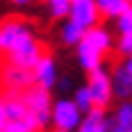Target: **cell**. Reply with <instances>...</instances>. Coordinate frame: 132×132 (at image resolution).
<instances>
[{
	"label": "cell",
	"mask_w": 132,
	"mask_h": 132,
	"mask_svg": "<svg viewBox=\"0 0 132 132\" xmlns=\"http://www.w3.org/2000/svg\"><path fill=\"white\" fill-rule=\"evenodd\" d=\"M46 53H48V50H46L43 41L34 34V30H30V32L21 34V37L12 43V48L7 50V59H9L12 64L25 66V68H34V64H37Z\"/></svg>",
	"instance_id": "6da1fadb"
},
{
	"label": "cell",
	"mask_w": 132,
	"mask_h": 132,
	"mask_svg": "<svg viewBox=\"0 0 132 132\" xmlns=\"http://www.w3.org/2000/svg\"><path fill=\"white\" fill-rule=\"evenodd\" d=\"M84 119V112L78 107L75 100L68 98H59L53 103V112H50V123L57 130H78L80 123Z\"/></svg>",
	"instance_id": "7a4b0ae2"
},
{
	"label": "cell",
	"mask_w": 132,
	"mask_h": 132,
	"mask_svg": "<svg viewBox=\"0 0 132 132\" xmlns=\"http://www.w3.org/2000/svg\"><path fill=\"white\" fill-rule=\"evenodd\" d=\"M87 87H89V91H91V96H93V105H96V107H103V109H105V107L112 103V98H114L112 73L105 71L103 66L89 73Z\"/></svg>",
	"instance_id": "3957f363"
},
{
	"label": "cell",
	"mask_w": 132,
	"mask_h": 132,
	"mask_svg": "<svg viewBox=\"0 0 132 132\" xmlns=\"http://www.w3.org/2000/svg\"><path fill=\"white\" fill-rule=\"evenodd\" d=\"M0 82H2V87H5V91L23 93V91H27V89L34 84L32 68H25V66H18V64L7 62V66L0 68Z\"/></svg>",
	"instance_id": "277c9868"
},
{
	"label": "cell",
	"mask_w": 132,
	"mask_h": 132,
	"mask_svg": "<svg viewBox=\"0 0 132 132\" xmlns=\"http://www.w3.org/2000/svg\"><path fill=\"white\" fill-rule=\"evenodd\" d=\"M25 103L32 114H37V119L48 125L50 123V112H53V98H50V89L41 87V84H32L27 91H23Z\"/></svg>",
	"instance_id": "5b68a950"
},
{
	"label": "cell",
	"mask_w": 132,
	"mask_h": 132,
	"mask_svg": "<svg viewBox=\"0 0 132 132\" xmlns=\"http://www.w3.org/2000/svg\"><path fill=\"white\" fill-rule=\"evenodd\" d=\"M68 18H71L73 23L82 25L84 30H89V27L100 23L103 12H100V5H98L96 0H71Z\"/></svg>",
	"instance_id": "8992f818"
},
{
	"label": "cell",
	"mask_w": 132,
	"mask_h": 132,
	"mask_svg": "<svg viewBox=\"0 0 132 132\" xmlns=\"http://www.w3.org/2000/svg\"><path fill=\"white\" fill-rule=\"evenodd\" d=\"M30 30H34V27L27 23L25 18H18V16H9V18H5L2 23H0V50L2 53H7L9 48H12V43L21 34H25Z\"/></svg>",
	"instance_id": "52a82bcc"
},
{
	"label": "cell",
	"mask_w": 132,
	"mask_h": 132,
	"mask_svg": "<svg viewBox=\"0 0 132 132\" xmlns=\"http://www.w3.org/2000/svg\"><path fill=\"white\" fill-rule=\"evenodd\" d=\"M32 78H34V84H41L46 89H53L59 80V73H57V62H55L53 55H43L39 62L32 68Z\"/></svg>",
	"instance_id": "ba28073f"
},
{
	"label": "cell",
	"mask_w": 132,
	"mask_h": 132,
	"mask_svg": "<svg viewBox=\"0 0 132 132\" xmlns=\"http://www.w3.org/2000/svg\"><path fill=\"white\" fill-rule=\"evenodd\" d=\"M75 55H78V64L82 66L87 73L100 68V66H103V59H105V53H103L100 48H96L93 43H89L87 39H82L78 46H75Z\"/></svg>",
	"instance_id": "9c48e42d"
},
{
	"label": "cell",
	"mask_w": 132,
	"mask_h": 132,
	"mask_svg": "<svg viewBox=\"0 0 132 132\" xmlns=\"http://www.w3.org/2000/svg\"><path fill=\"white\" fill-rule=\"evenodd\" d=\"M112 87H114V96L121 98V100L132 96V73L123 64L114 66V71H112Z\"/></svg>",
	"instance_id": "30bf717a"
},
{
	"label": "cell",
	"mask_w": 132,
	"mask_h": 132,
	"mask_svg": "<svg viewBox=\"0 0 132 132\" xmlns=\"http://www.w3.org/2000/svg\"><path fill=\"white\" fill-rule=\"evenodd\" d=\"M84 39L89 41V43H93L96 48H100L105 55L109 53V50L114 48V43H116V41H114V37L109 34V30H107V27H103L100 23H98V25H93V27H89V30L84 32Z\"/></svg>",
	"instance_id": "8fae6325"
},
{
	"label": "cell",
	"mask_w": 132,
	"mask_h": 132,
	"mask_svg": "<svg viewBox=\"0 0 132 132\" xmlns=\"http://www.w3.org/2000/svg\"><path fill=\"white\" fill-rule=\"evenodd\" d=\"M43 128H46V125L37 119V114L27 112L25 116H21V119H9L7 121L5 132H41Z\"/></svg>",
	"instance_id": "7c38bea8"
},
{
	"label": "cell",
	"mask_w": 132,
	"mask_h": 132,
	"mask_svg": "<svg viewBox=\"0 0 132 132\" xmlns=\"http://www.w3.org/2000/svg\"><path fill=\"white\" fill-rule=\"evenodd\" d=\"M105 130H107V116L103 107H93L91 112H87L78 128V132H105Z\"/></svg>",
	"instance_id": "4fadbf2b"
},
{
	"label": "cell",
	"mask_w": 132,
	"mask_h": 132,
	"mask_svg": "<svg viewBox=\"0 0 132 132\" xmlns=\"http://www.w3.org/2000/svg\"><path fill=\"white\" fill-rule=\"evenodd\" d=\"M84 27L78 25V23H73L71 18H66L64 21V25L59 27V39H62V43L64 46H71V48H75L80 41L84 39Z\"/></svg>",
	"instance_id": "5bb4252c"
},
{
	"label": "cell",
	"mask_w": 132,
	"mask_h": 132,
	"mask_svg": "<svg viewBox=\"0 0 132 132\" xmlns=\"http://www.w3.org/2000/svg\"><path fill=\"white\" fill-rule=\"evenodd\" d=\"M46 9L50 14V18L55 21H62V18H68V12H71V0H43Z\"/></svg>",
	"instance_id": "9a60e30c"
},
{
	"label": "cell",
	"mask_w": 132,
	"mask_h": 132,
	"mask_svg": "<svg viewBox=\"0 0 132 132\" xmlns=\"http://www.w3.org/2000/svg\"><path fill=\"white\" fill-rule=\"evenodd\" d=\"M130 7H132V5L128 2V0H112V2H107L100 12H103V18H112V21H116L121 14H125Z\"/></svg>",
	"instance_id": "2e32d148"
},
{
	"label": "cell",
	"mask_w": 132,
	"mask_h": 132,
	"mask_svg": "<svg viewBox=\"0 0 132 132\" xmlns=\"http://www.w3.org/2000/svg\"><path fill=\"white\" fill-rule=\"evenodd\" d=\"M73 100L78 103V107L87 114V112H91L93 107V96H91V91H89V87L84 84V87H80V89H75V96H73Z\"/></svg>",
	"instance_id": "e0dca14e"
},
{
	"label": "cell",
	"mask_w": 132,
	"mask_h": 132,
	"mask_svg": "<svg viewBox=\"0 0 132 132\" xmlns=\"http://www.w3.org/2000/svg\"><path fill=\"white\" fill-rule=\"evenodd\" d=\"M114 121L121 123V125H125V128H130V125H132V100H130V98H125V100L116 107Z\"/></svg>",
	"instance_id": "ac0fdd59"
},
{
	"label": "cell",
	"mask_w": 132,
	"mask_h": 132,
	"mask_svg": "<svg viewBox=\"0 0 132 132\" xmlns=\"http://www.w3.org/2000/svg\"><path fill=\"white\" fill-rule=\"evenodd\" d=\"M116 32L119 34H132V7L116 18Z\"/></svg>",
	"instance_id": "d6986e66"
},
{
	"label": "cell",
	"mask_w": 132,
	"mask_h": 132,
	"mask_svg": "<svg viewBox=\"0 0 132 132\" xmlns=\"http://www.w3.org/2000/svg\"><path fill=\"white\" fill-rule=\"evenodd\" d=\"M114 48H116V53L121 57H128L132 55V34H119V39L114 43Z\"/></svg>",
	"instance_id": "ffe728a7"
},
{
	"label": "cell",
	"mask_w": 132,
	"mask_h": 132,
	"mask_svg": "<svg viewBox=\"0 0 132 132\" xmlns=\"http://www.w3.org/2000/svg\"><path fill=\"white\" fill-rule=\"evenodd\" d=\"M7 107H5V96L0 93V132H5V125H7Z\"/></svg>",
	"instance_id": "44dd1931"
},
{
	"label": "cell",
	"mask_w": 132,
	"mask_h": 132,
	"mask_svg": "<svg viewBox=\"0 0 132 132\" xmlns=\"http://www.w3.org/2000/svg\"><path fill=\"white\" fill-rule=\"evenodd\" d=\"M128 130H130V128H125V125L116 123L114 116H112V119H107V130H105V132H128Z\"/></svg>",
	"instance_id": "7402d4cb"
},
{
	"label": "cell",
	"mask_w": 132,
	"mask_h": 132,
	"mask_svg": "<svg viewBox=\"0 0 132 132\" xmlns=\"http://www.w3.org/2000/svg\"><path fill=\"white\" fill-rule=\"evenodd\" d=\"M14 7H30V5H34L37 0H9Z\"/></svg>",
	"instance_id": "603a6c76"
},
{
	"label": "cell",
	"mask_w": 132,
	"mask_h": 132,
	"mask_svg": "<svg viewBox=\"0 0 132 132\" xmlns=\"http://www.w3.org/2000/svg\"><path fill=\"white\" fill-rule=\"evenodd\" d=\"M68 87H71V80H68V78H62V80H59V89H64V91H66Z\"/></svg>",
	"instance_id": "cb8c5ba5"
},
{
	"label": "cell",
	"mask_w": 132,
	"mask_h": 132,
	"mask_svg": "<svg viewBox=\"0 0 132 132\" xmlns=\"http://www.w3.org/2000/svg\"><path fill=\"white\" fill-rule=\"evenodd\" d=\"M123 66H125V68H128V71L132 73V55H128V57L123 59Z\"/></svg>",
	"instance_id": "d4e9b609"
},
{
	"label": "cell",
	"mask_w": 132,
	"mask_h": 132,
	"mask_svg": "<svg viewBox=\"0 0 132 132\" xmlns=\"http://www.w3.org/2000/svg\"><path fill=\"white\" fill-rule=\"evenodd\" d=\"M96 2H98V5H100V9H103V7H105L107 2H112V0H96Z\"/></svg>",
	"instance_id": "484cf974"
},
{
	"label": "cell",
	"mask_w": 132,
	"mask_h": 132,
	"mask_svg": "<svg viewBox=\"0 0 132 132\" xmlns=\"http://www.w3.org/2000/svg\"><path fill=\"white\" fill-rule=\"evenodd\" d=\"M57 132H73V130H57Z\"/></svg>",
	"instance_id": "4316f807"
},
{
	"label": "cell",
	"mask_w": 132,
	"mask_h": 132,
	"mask_svg": "<svg viewBox=\"0 0 132 132\" xmlns=\"http://www.w3.org/2000/svg\"><path fill=\"white\" fill-rule=\"evenodd\" d=\"M128 132H132V125H130V130H128Z\"/></svg>",
	"instance_id": "83f0119b"
},
{
	"label": "cell",
	"mask_w": 132,
	"mask_h": 132,
	"mask_svg": "<svg viewBox=\"0 0 132 132\" xmlns=\"http://www.w3.org/2000/svg\"><path fill=\"white\" fill-rule=\"evenodd\" d=\"M128 2H130V5H132V0H128Z\"/></svg>",
	"instance_id": "f1b7e54d"
}]
</instances>
